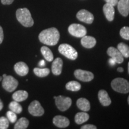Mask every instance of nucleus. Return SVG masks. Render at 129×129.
<instances>
[{"label": "nucleus", "mask_w": 129, "mask_h": 129, "mask_svg": "<svg viewBox=\"0 0 129 129\" xmlns=\"http://www.w3.org/2000/svg\"><path fill=\"white\" fill-rule=\"evenodd\" d=\"M58 50L60 54L71 60H75L78 57V53L76 50L68 44H60Z\"/></svg>", "instance_id": "4"}, {"label": "nucleus", "mask_w": 129, "mask_h": 129, "mask_svg": "<svg viewBox=\"0 0 129 129\" xmlns=\"http://www.w3.org/2000/svg\"><path fill=\"white\" fill-rule=\"evenodd\" d=\"M77 105L78 108L83 112H87L90 109V104L89 101L85 98H81L77 101Z\"/></svg>", "instance_id": "19"}, {"label": "nucleus", "mask_w": 129, "mask_h": 129, "mask_svg": "<svg viewBox=\"0 0 129 129\" xmlns=\"http://www.w3.org/2000/svg\"><path fill=\"white\" fill-rule=\"evenodd\" d=\"M34 72L37 76L39 77H45L50 74V70L48 68H35L34 69Z\"/></svg>", "instance_id": "27"}, {"label": "nucleus", "mask_w": 129, "mask_h": 129, "mask_svg": "<svg viewBox=\"0 0 129 129\" xmlns=\"http://www.w3.org/2000/svg\"><path fill=\"white\" fill-rule=\"evenodd\" d=\"M16 18L17 20L25 27H31L34 22L32 19L29 10L26 8L19 9L16 11Z\"/></svg>", "instance_id": "2"}, {"label": "nucleus", "mask_w": 129, "mask_h": 129, "mask_svg": "<svg viewBox=\"0 0 129 129\" xmlns=\"http://www.w3.org/2000/svg\"><path fill=\"white\" fill-rule=\"evenodd\" d=\"M98 98L101 104L104 106H108L111 104V100L108 93L104 90H101L98 93Z\"/></svg>", "instance_id": "17"}, {"label": "nucleus", "mask_w": 129, "mask_h": 129, "mask_svg": "<svg viewBox=\"0 0 129 129\" xmlns=\"http://www.w3.org/2000/svg\"><path fill=\"white\" fill-rule=\"evenodd\" d=\"M41 52L45 59L48 62H51L53 60V54L52 51L49 48L46 46H43L41 48Z\"/></svg>", "instance_id": "22"}, {"label": "nucleus", "mask_w": 129, "mask_h": 129, "mask_svg": "<svg viewBox=\"0 0 129 129\" xmlns=\"http://www.w3.org/2000/svg\"><path fill=\"white\" fill-rule=\"evenodd\" d=\"M14 71L20 76H25L29 72V68L25 62H19L14 65Z\"/></svg>", "instance_id": "14"}, {"label": "nucleus", "mask_w": 129, "mask_h": 129, "mask_svg": "<svg viewBox=\"0 0 129 129\" xmlns=\"http://www.w3.org/2000/svg\"><path fill=\"white\" fill-rule=\"evenodd\" d=\"M117 49L120 51L124 57H129V46L124 43H120L118 44Z\"/></svg>", "instance_id": "23"}, {"label": "nucleus", "mask_w": 129, "mask_h": 129, "mask_svg": "<svg viewBox=\"0 0 129 129\" xmlns=\"http://www.w3.org/2000/svg\"><path fill=\"white\" fill-rule=\"evenodd\" d=\"M81 129H96L97 127L92 124H86L81 127Z\"/></svg>", "instance_id": "31"}, {"label": "nucleus", "mask_w": 129, "mask_h": 129, "mask_svg": "<svg viewBox=\"0 0 129 129\" xmlns=\"http://www.w3.org/2000/svg\"><path fill=\"white\" fill-rule=\"evenodd\" d=\"M74 75L78 80L83 82H89L94 78L92 72L83 69H77L74 72Z\"/></svg>", "instance_id": "9"}, {"label": "nucleus", "mask_w": 129, "mask_h": 129, "mask_svg": "<svg viewBox=\"0 0 129 129\" xmlns=\"http://www.w3.org/2000/svg\"><path fill=\"white\" fill-rule=\"evenodd\" d=\"M10 110L15 112L16 114H20L22 111V106L17 101H13L9 104Z\"/></svg>", "instance_id": "26"}, {"label": "nucleus", "mask_w": 129, "mask_h": 129, "mask_svg": "<svg viewBox=\"0 0 129 129\" xmlns=\"http://www.w3.org/2000/svg\"><path fill=\"white\" fill-rule=\"evenodd\" d=\"M56 105L61 111H65L68 109L72 105V100L69 97L63 96H54Z\"/></svg>", "instance_id": "5"}, {"label": "nucleus", "mask_w": 129, "mask_h": 129, "mask_svg": "<svg viewBox=\"0 0 129 129\" xmlns=\"http://www.w3.org/2000/svg\"><path fill=\"white\" fill-rule=\"evenodd\" d=\"M9 125V120L4 117H0V129H7Z\"/></svg>", "instance_id": "29"}, {"label": "nucleus", "mask_w": 129, "mask_h": 129, "mask_svg": "<svg viewBox=\"0 0 129 129\" xmlns=\"http://www.w3.org/2000/svg\"><path fill=\"white\" fill-rule=\"evenodd\" d=\"M7 117L9 121H10L12 123L16 122L17 120V115L15 112H13L12 111H9L7 112Z\"/></svg>", "instance_id": "30"}, {"label": "nucleus", "mask_w": 129, "mask_h": 129, "mask_svg": "<svg viewBox=\"0 0 129 129\" xmlns=\"http://www.w3.org/2000/svg\"><path fill=\"white\" fill-rule=\"evenodd\" d=\"M103 10L108 20L111 22L114 20V15H115V9H114V6L106 3L103 7Z\"/></svg>", "instance_id": "16"}, {"label": "nucleus", "mask_w": 129, "mask_h": 129, "mask_svg": "<svg viewBox=\"0 0 129 129\" xmlns=\"http://www.w3.org/2000/svg\"><path fill=\"white\" fill-rule=\"evenodd\" d=\"M127 102H128V105H129V96H128V99H127Z\"/></svg>", "instance_id": "41"}, {"label": "nucleus", "mask_w": 129, "mask_h": 129, "mask_svg": "<svg viewBox=\"0 0 129 129\" xmlns=\"http://www.w3.org/2000/svg\"><path fill=\"white\" fill-rule=\"evenodd\" d=\"M28 93L25 90H18L14 92L13 94V99H14V101L18 102L25 101L28 98Z\"/></svg>", "instance_id": "20"}, {"label": "nucleus", "mask_w": 129, "mask_h": 129, "mask_svg": "<svg viewBox=\"0 0 129 129\" xmlns=\"http://www.w3.org/2000/svg\"><path fill=\"white\" fill-rule=\"evenodd\" d=\"M6 76H7V75H6V74H3V78H4V77H6Z\"/></svg>", "instance_id": "39"}, {"label": "nucleus", "mask_w": 129, "mask_h": 129, "mask_svg": "<svg viewBox=\"0 0 129 129\" xmlns=\"http://www.w3.org/2000/svg\"><path fill=\"white\" fill-rule=\"evenodd\" d=\"M81 88V85L78 82L75 81H69L66 84V88L72 91H78Z\"/></svg>", "instance_id": "24"}, {"label": "nucleus", "mask_w": 129, "mask_h": 129, "mask_svg": "<svg viewBox=\"0 0 129 129\" xmlns=\"http://www.w3.org/2000/svg\"><path fill=\"white\" fill-rule=\"evenodd\" d=\"M77 17L79 20L88 24L92 23L94 20V16L92 13L86 10H81L79 11L77 14Z\"/></svg>", "instance_id": "10"}, {"label": "nucleus", "mask_w": 129, "mask_h": 129, "mask_svg": "<svg viewBox=\"0 0 129 129\" xmlns=\"http://www.w3.org/2000/svg\"><path fill=\"white\" fill-rule=\"evenodd\" d=\"M46 65V62L44 60H41L40 62H39V66L40 67H43Z\"/></svg>", "instance_id": "36"}, {"label": "nucleus", "mask_w": 129, "mask_h": 129, "mask_svg": "<svg viewBox=\"0 0 129 129\" xmlns=\"http://www.w3.org/2000/svg\"><path fill=\"white\" fill-rule=\"evenodd\" d=\"M109 63L111 66H114L115 64V63H116V62L114 60V59L111 57L110 59H109Z\"/></svg>", "instance_id": "35"}, {"label": "nucleus", "mask_w": 129, "mask_h": 129, "mask_svg": "<svg viewBox=\"0 0 129 129\" xmlns=\"http://www.w3.org/2000/svg\"><path fill=\"white\" fill-rule=\"evenodd\" d=\"M29 121L27 118L25 117H22L16 122L14 128L15 129H25L28 127Z\"/></svg>", "instance_id": "25"}, {"label": "nucleus", "mask_w": 129, "mask_h": 129, "mask_svg": "<svg viewBox=\"0 0 129 129\" xmlns=\"http://www.w3.org/2000/svg\"><path fill=\"white\" fill-rule=\"evenodd\" d=\"M3 39H4V33H3V29L2 27L0 26V44L2 43Z\"/></svg>", "instance_id": "33"}, {"label": "nucleus", "mask_w": 129, "mask_h": 129, "mask_svg": "<svg viewBox=\"0 0 129 129\" xmlns=\"http://www.w3.org/2000/svg\"><path fill=\"white\" fill-rule=\"evenodd\" d=\"M117 6L120 13L127 17L129 14V0H120L118 1Z\"/></svg>", "instance_id": "13"}, {"label": "nucleus", "mask_w": 129, "mask_h": 129, "mask_svg": "<svg viewBox=\"0 0 129 129\" xmlns=\"http://www.w3.org/2000/svg\"><path fill=\"white\" fill-rule=\"evenodd\" d=\"M81 43L84 47L87 48H91L94 47L96 44V40L94 37L91 36H85L82 37Z\"/></svg>", "instance_id": "18"}, {"label": "nucleus", "mask_w": 129, "mask_h": 129, "mask_svg": "<svg viewBox=\"0 0 129 129\" xmlns=\"http://www.w3.org/2000/svg\"><path fill=\"white\" fill-rule=\"evenodd\" d=\"M120 34L123 39L129 40V27L124 26L122 28L120 31Z\"/></svg>", "instance_id": "28"}, {"label": "nucleus", "mask_w": 129, "mask_h": 129, "mask_svg": "<svg viewBox=\"0 0 129 129\" xmlns=\"http://www.w3.org/2000/svg\"><path fill=\"white\" fill-rule=\"evenodd\" d=\"M28 111L32 115L35 117H40L44 113V109L39 102L37 101H34L30 103L28 107Z\"/></svg>", "instance_id": "8"}, {"label": "nucleus", "mask_w": 129, "mask_h": 129, "mask_svg": "<svg viewBox=\"0 0 129 129\" xmlns=\"http://www.w3.org/2000/svg\"><path fill=\"white\" fill-rule=\"evenodd\" d=\"M105 1H106L107 4L112 5V6H115L117 5L118 1V0H105Z\"/></svg>", "instance_id": "32"}, {"label": "nucleus", "mask_w": 129, "mask_h": 129, "mask_svg": "<svg viewBox=\"0 0 129 129\" xmlns=\"http://www.w3.org/2000/svg\"><path fill=\"white\" fill-rule=\"evenodd\" d=\"M117 71L118 72H122L124 71V69L121 67H119V68H117Z\"/></svg>", "instance_id": "37"}, {"label": "nucleus", "mask_w": 129, "mask_h": 129, "mask_svg": "<svg viewBox=\"0 0 129 129\" xmlns=\"http://www.w3.org/2000/svg\"><path fill=\"white\" fill-rule=\"evenodd\" d=\"M1 80H2V77H0V81H1Z\"/></svg>", "instance_id": "42"}, {"label": "nucleus", "mask_w": 129, "mask_h": 129, "mask_svg": "<svg viewBox=\"0 0 129 129\" xmlns=\"http://www.w3.org/2000/svg\"><path fill=\"white\" fill-rule=\"evenodd\" d=\"M53 122L56 126L59 128H66L70 123L68 118L62 115L55 116L53 118Z\"/></svg>", "instance_id": "12"}, {"label": "nucleus", "mask_w": 129, "mask_h": 129, "mask_svg": "<svg viewBox=\"0 0 129 129\" xmlns=\"http://www.w3.org/2000/svg\"><path fill=\"white\" fill-rule=\"evenodd\" d=\"M89 119V115L86 112H78L75 116V121L78 124H81Z\"/></svg>", "instance_id": "21"}, {"label": "nucleus", "mask_w": 129, "mask_h": 129, "mask_svg": "<svg viewBox=\"0 0 129 129\" xmlns=\"http://www.w3.org/2000/svg\"><path fill=\"white\" fill-rule=\"evenodd\" d=\"M107 54L112 59H114L117 63H121L123 62L124 57L117 48L113 47H110L108 49Z\"/></svg>", "instance_id": "11"}, {"label": "nucleus", "mask_w": 129, "mask_h": 129, "mask_svg": "<svg viewBox=\"0 0 129 129\" xmlns=\"http://www.w3.org/2000/svg\"><path fill=\"white\" fill-rule=\"evenodd\" d=\"M18 81L13 77L7 75L4 77L3 80V87L6 91L12 92L17 88L18 85Z\"/></svg>", "instance_id": "7"}, {"label": "nucleus", "mask_w": 129, "mask_h": 129, "mask_svg": "<svg viewBox=\"0 0 129 129\" xmlns=\"http://www.w3.org/2000/svg\"><path fill=\"white\" fill-rule=\"evenodd\" d=\"M128 74H129V62L128 63Z\"/></svg>", "instance_id": "40"}, {"label": "nucleus", "mask_w": 129, "mask_h": 129, "mask_svg": "<svg viewBox=\"0 0 129 129\" xmlns=\"http://www.w3.org/2000/svg\"><path fill=\"white\" fill-rule=\"evenodd\" d=\"M63 67L62 59L60 57L56 58L53 62L51 65V71L53 74L55 75H59L62 73Z\"/></svg>", "instance_id": "15"}, {"label": "nucleus", "mask_w": 129, "mask_h": 129, "mask_svg": "<svg viewBox=\"0 0 129 129\" xmlns=\"http://www.w3.org/2000/svg\"><path fill=\"white\" fill-rule=\"evenodd\" d=\"M111 87L114 91L120 93L129 92V82L122 78L114 79L111 82Z\"/></svg>", "instance_id": "3"}, {"label": "nucleus", "mask_w": 129, "mask_h": 129, "mask_svg": "<svg viewBox=\"0 0 129 129\" xmlns=\"http://www.w3.org/2000/svg\"><path fill=\"white\" fill-rule=\"evenodd\" d=\"M1 3L4 5H9L12 4L14 0H1Z\"/></svg>", "instance_id": "34"}, {"label": "nucleus", "mask_w": 129, "mask_h": 129, "mask_svg": "<svg viewBox=\"0 0 129 129\" xmlns=\"http://www.w3.org/2000/svg\"><path fill=\"white\" fill-rule=\"evenodd\" d=\"M3 104L2 101H1V99H0V111L3 109Z\"/></svg>", "instance_id": "38"}, {"label": "nucleus", "mask_w": 129, "mask_h": 129, "mask_svg": "<svg viewBox=\"0 0 129 129\" xmlns=\"http://www.w3.org/2000/svg\"><path fill=\"white\" fill-rule=\"evenodd\" d=\"M38 38L43 44L51 46H55L60 38V34L56 28H50L41 31Z\"/></svg>", "instance_id": "1"}, {"label": "nucleus", "mask_w": 129, "mask_h": 129, "mask_svg": "<svg viewBox=\"0 0 129 129\" xmlns=\"http://www.w3.org/2000/svg\"><path fill=\"white\" fill-rule=\"evenodd\" d=\"M68 32L72 36L78 37H83L87 34L86 28L80 24L73 23L68 28Z\"/></svg>", "instance_id": "6"}]
</instances>
